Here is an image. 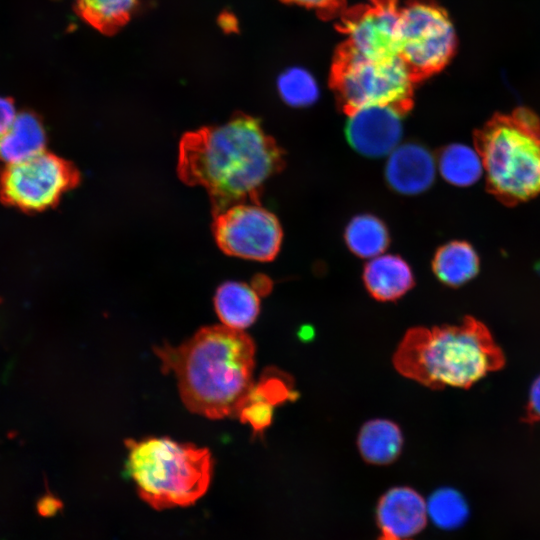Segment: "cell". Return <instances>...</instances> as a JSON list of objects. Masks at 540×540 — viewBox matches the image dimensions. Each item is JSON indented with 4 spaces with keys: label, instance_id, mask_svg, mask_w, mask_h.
I'll list each match as a JSON object with an SVG mask.
<instances>
[{
    "label": "cell",
    "instance_id": "obj_1",
    "mask_svg": "<svg viewBox=\"0 0 540 540\" xmlns=\"http://www.w3.org/2000/svg\"><path fill=\"white\" fill-rule=\"evenodd\" d=\"M284 167V153L258 119L237 113L221 125L185 133L177 172L208 193L213 216L240 203H259L268 179Z\"/></svg>",
    "mask_w": 540,
    "mask_h": 540
},
{
    "label": "cell",
    "instance_id": "obj_2",
    "mask_svg": "<svg viewBox=\"0 0 540 540\" xmlns=\"http://www.w3.org/2000/svg\"><path fill=\"white\" fill-rule=\"evenodd\" d=\"M164 373L172 372L182 402L210 419L237 416L252 389L255 345L243 330L206 326L177 347H154Z\"/></svg>",
    "mask_w": 540,
    "mask_h": 540
},
{
    "label": "cell",
    "instance_id": "obj_3",
    "mask_svg": "<svg viewBox=\"0 0 540 540\" xmlns=\"http://www.w3.org/2000/svg\"><path fill=\"white\" fill-rule=\"evenodd\" d=\"M405 377L432 389L469 388L505 364L503 351L481 321L407 331L393 358Z\"/></svg>",
    "mask_w": 540,
    "mask_h": 540
},
{
    "label": "cell",
    "instance_id": "obj_4",
    "mask_svg": "<svg viewBox=\"0 0 540 540\" xmlns=\"http://www.w3.org/2000/svg\"><path fill=\"white\" fill-rule=\"evenodd\" d=\"M486 188L508 206L540 195V120L530 109L496 113L474 134Z\"/></svg>",
    "mask_w": 540,
    "mask_h": 540
},
{
    "label": "cell",
    "instance_id": "obj_5",
    "mask_svg": "<svg viewBox=\"0 0 540 540\" xmlns=\"http://www.w3.org/2000/svg\"><path fill=\"white\" fill-rule=\"evenodd\" d=\"M125 445V473L152 508L189 506L208 490L213 467L209 449L166 437L128 439Z\"/></svg>",
    "mask_w": 540,
    "mask_h": 540
},
{
    "label": "cell",
    "instance_id": "obj_6",
    "mask_svg": "<svg viewBox=\"0 0 540 540\" xmlns=\"http://www.w3.org/2000/svg\"><path fill=\"white\" fill-rule=\"evenodd\" d=\"M414 74L400 56L364 58L346 53L334 74V87L346 114L374 105L407 112Z\"/></svg>",
    "mask_w": 540,
    "mask_h": 540
},
{
    "label": "cell",
    "instance_id": "obj_7",
    "mask_svg": "<svg viewBox=\"0 0 540 540\" xmlns=\"http://www.w3.org/2000/svg\"><path fill=\"white\" fill-rule=\"evenodd\" d=\"M80 182L76 166L53 153L6 164L0 173V198L10 206L37 212L54 207Z\"/></svg>",
    "mask_w": 540,
    "mask_h": 540
},
{
    "label": "cell",
    "instance_id": "obj_8",
    "mask_svg": "<svg viewBox=\"0 0 540 540\" xmlns=\"http://www.w3.org/2000/svg\"><path fill=\"white\" fill-rule=\"evenodd\" d=\"M456 47L454 25L440 6L415 1L400 11L399 56L414 76L430 75L444 68Z\"/></svg>",
    "mask_w": 540,
    "mask_h": 540
},
{
    "label": "cell",
    "instance_id": "obj_9",
    "mask_svg": "<svg viewBox=\"0 0 540 540\" xmlns=\"http://www.w3.org/2000/svg\"><path fill=\"white\" fill-rule=\"evenodd\" d=\"M213 217V235L225 254L262 262L278 254L283 237L280 222L260 203L236 204Z\"/></svg>",
    "mask_w": 540,
    "mask_h": 540
},
{
    "label": "cell",
    "instance_id": "obj_10",
    "mask_svg": "<svg viewBox=\"0 0 540 540\" xmlns=\"http://www.w3.org/2000/svg\"><path fill=\"white\" fill-rule=\"evenodd\" d=\"M346 33V53L375 59L399 56L400 11L392 4H379L349 20Z\"/></svg>",
    "mask_w": 540,
    "mask_h": 540
},
{
    "label": "cell",
    "instance_id": "obj_11",
    "mask_svg": "<svg viewBox=\"0 0 540 540\" xmlns=\"http://www.w3.org/2000/svg\"><path fill=\"white\" fill-rule=\"evenodd\" d=\"M405 113L388 105L366 106L350 112L346 124L349 144L367 157L390 154L401 139Z\"/></svg>",
    "mask_w": 540,
    "mask_h": 540
},
{
    "label": "cell",
    "instance_id": "obj_12",
    "mask_svg": "<svg viewBox=\"0 0 540 540\" xmlns=\"http://www.w3.org/2000/svg\"><path fill=\"white\" fill-rule=\"evenodd\" d=\"M376 519L384 536L408 539L425 527L427 504L415 490L395 487L380 498Z\"/></svg>",
    "mask_w": 540,
    "mask_h": 540
},
{
    "label": "cell",
    "instance_id": "obj_13",
    "mask_svg": "<svg viewBox=\"0 0 540 540\" xmlns=\"http://www.w3.org/2000/svg\"><path fill=\"white\" fill-rule=\"evenodd\" d=\"M436 163L423 146L407 143L396 147L385 168L388 184L402 194H418L427 190L435 179Z\"/></svg>",
    "mask_w": 540,
    "mask_h": 540
},
{
    "label": "cell",
    "instance_id": "obj_14",
    "mask_svg": "<svg viewBox=\"0 0 540 540\" xmlns=\"http://www.w3.org/2000/svg\"><path fill=\"white\" fill-rule=\"evenodd\" d=\"M364 284L379 301H394L414 285L413 273L401 257L391 254L376 256L366 264Z\"/></svg>",
    "mask_w": 540,
    "mask_h": 540
},
{
    "label": "cell",
    "instance_id": "obj_15",
    "mask_svg": "<svg viewBox=\"0 0 540 540\" xmlns=\"http://www.w3.org/2000/svg\"><path fill=\"white\" fill-rule=\"evenodd\" d=\"M214 307L223 325L243 330L259 314V293L246 283L227 281L217 288Z\"/></svg>",
    "mask_w": 540,
    "mask_h": 540
},
{
    "label": "cell",
    "instance_id": "obj_16",
    "mask_svg": "<svg viewBox=\"0 0 540 540\" xmlns=\"http://www.w3.org/2000/svg\"><path fill=\"white\" fill-rule=\"evenodd\" d=\"M45 144L40 119L31 112H21L0 137V160L6 164L23 161L44 151Z\"/></svg>",
    "mask_w": 540,
    "mask_h": 540
},
{
    "label": "cell",
    "instance_id": "obj_17",
    "mask_svg": "<svg viewBox=\"0 0 540 540\" xmlns=\"http://www.w3.org/2000/svg\"><path fill=\"white\" fill-rule=\"evenodd\" d=\"M480 260L474 247L461 240L450 241L436 251L432 269L437 279L449 287H459L479 272Z\"/></svg>",
    "mask_w": 540,
    "mask_h": 540
},
{
    "label": "cell",
    "instance_id": "obj_18",
    "mask_svg": "<svg viewBox=\"0 0 540 540\" xmlns=\"http://www.w3.org/2000/svg\"><path fill=\"white\" fill-rule=\"evenodd\" d=\"M403 437L399 427L389 420L375 419L363 425L358 436L362 457L369 463L384 465L400 454Z\"/></svg>",
    "mask_w": 540,
    "mask_h": 540
},
{
    "label": "cell",
    "instance_id": "obj_19",
    "mask_svg": "<svg viewBox=\"0 0 540 540\" xmlns=\"http://www.w3.org/2000/svg\"><path fill=\"white\" fill-rule=\"evenodd\" d=\"M437 166L448 183L459 187L476 183L484 172L477 150L464 144H450L443 148Z\"/></svg>",
    "mask_w": 540,
    "mask_h": 540
},
{
    "label": "cell",
    "instance_id": "obj_20",
    "mask_svg": "<svg viewBox=\"0 0 540 540\" xmlns=\"http://www.w3.org/2000/svg\"><path fill=\"white\" fill-rule=\"evenodd\" d=\"M138 0H75L77 14L106 35L121 29L130 19Z\"/></svg>",
    "mask_w": 540,
    "mask_h": 540
},
{
    "label": "cell",
    "instance_id": "obj_21",
    "mask_svg": "<svg viewBox=\"0 0 540 540\" xmlns=\"http://www.w3.org/2000/svg\"><path fill=\"white\" fill-rule=\"evenodd\" d=\"M348 248L361 258L381 255L389 245V232L384 223L373 215L354 217L345 229Z\"/></svg>",
    "mask_w": 540,
    "mask_h": 540
},
{
    "label": "cell",
    "instance_id": "obj_22",
    "mask_svg": "<svg viewBox=\"0 0 540 540\" xmlns=\"http://www.w3.org/2000/svg\"><path fill=\"white\" fill-rule=\"evenodd\" d=\"M277 90L281 99L293 107H306L319 97V85L313 74L300 66H291L277 78Z\"/></svg>",
    "mask_w": 540,
    "mask_h": 540
},
{
    "label": "cell",
    "instance_id": "obj_23",
    "mask_svg": "<svg viewBox=\"0 0 540 540\" xmlns=\"http://www.w3.org/2000/svg\"><path fill=\"white\" fill-rule=\"evenodd\" d=\"M427 514L442 529L460 527L468 517V505L463 496L452 488L436 490L429 498Z\"/></svg>",
    "mask_w": 540,
    "mask_h": 540
},
{
    "label": "cell",
    "instance_id": "obj_24",
    "mask_svg": "<svg viewBox=\"0 0 540 540\" xmlns=\"http://www.w3.org/2000/svg\"><path fill=\"white\" fill-rule=\"evenodd\" d=\"M274 405L270 402L247 395L243 401L237 417L242 423H248L253 432L262 433L272 421Z\"/></svg>",
    "mask_w": 540,
    "mask_h": 540
},
{
    "label": "cell",
    "instance_id": "obj_25",
    "mask_svg": "<svg viewBox=\"0 0 540 540\" xmlns=\"http://www.w3.org/2000/svg\"><path fill=\"white\" fill-rule=\"evenodd\" d=\"M524 421L527 423L540 421V376L531 386Z\"/></svg>",
    "mask_w": 540,
    "mask_h": 540
},
{
    "label": "cell",
    "instance_id": "obj_26",
    "mask_svg": "<svg viewBox=\"0 0 540 540\" xmlns=\"http://www.w3.org/2000/svg\"><path fill=\"white\" fill-rule=\"evenodd\" d=\"M16 115L13 100L11 98L0 97V137L12 125Z\"/></svg>",
    "mask_w": 540,
    "mask_h": 540
},
{
    "label": "cell",
    "instance_id": "obj_27",
    "mask_svg": "<svg viewBox=\"0 0 540 540\" xmlns=\"http://www.w3.org/2000/svg\"><path fill=\"white\" fill-rule=\"evenodd\" d=\"M38 511L43 516H51L60 509V501L52 496L43 497L37 505Z\"/></svg>",
    "mask_w": 540,
    "mask_h": 540
},
{
    "label": "cell",
    "instance_id": "obj_28",
    "mask_svg": "<svg viewBox=\"0 0 540 540\" xmlns=\"http://www.w3.org/2000/svg\"><path fill=\"white\" fill-rule=\"evenodd\" d=\"M289 2L313 8H323L334 2V0H287Z\"/></svg>",
    "mask_w": 540,
    "mask_h": 540
},
{
    "label": "cell",
    "instance_id": "obj_29",
    "mask_svg": "<svg viewBox=\"0 0 540 540\" xmlns=\"http://www.w3.org/2000/svg\"><path fill=\"white\" fill-rule=\"evenodd\" d=\"M379 540H408V539H397V538H392V537L383 535Z\"/></svg>",
    "mask_w": 540,
    "mask_h": 540
}]
</instances>
